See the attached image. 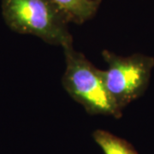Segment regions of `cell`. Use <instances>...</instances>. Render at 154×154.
Wrapping results in <instances>:
<instances>
[{"instance_id": "cell-1", "label": "cell", "mask_w": 154, "mask_h": 154, "mask_svg": "<svg viewBox=\"0 0 154 154\" xmlns=\"http://www.w3.org/2000/svg\"><path fill=\"white\" fill-rule=\"evenodd\" d=\"M7 27L20 34L36 36L65 48L73 45L66 15L51 0H1Z\"/></svg>"}, {"instance_id": "cell-2", "label": "cell", "mask_w": 154, "mask_h": 154, "mask_svg": "<svg viewBox=\"0 0 154 154\" xmlns=\"http://www.w3.org/2000/svg\"><path fill=\"white\" fill-rule=\"evenodd\" d=\"M65 71L62 84L69 95L88 114L120 118L122 111L116 105L105 87L102 70L95 67L73 45L63 48Z\"/></svg>"}, {"instance_id": "cell-3", "label": "cell", "mask_w": 154, "mask_h": 154, "mask_svg": "<svg viewBox=\"0 0 154 154\" xmlns=\"http://www.w3.org/2000/svg\"><path fill=\"white\" fill-rule=\"evenodd\" d=\"M102 57L107 63V69L102 70L105 87L116 105L122 111L148 88L154 58L140 53L122 57L107 50L103 51Z\"/></svg>"}, {"instance_id": "cell-4", "label": "cell", "mask_w": 154, "mask_h": 154, "mask_svg": "<svg viewBox=\"0 0 154 154\" xmlns=\"http://www.w3.org/2000/svg\"><path fill=\"white\" fill-rule=\"evenodd\" d=\"M68 17L69 22L83 24L95 17L102 0H51Z\"/></svg>"}, {"instance_id": "cell-5", "label": "cell", "mask_w": 154, "mask_h": 154, "mask_svg": "<svg viewBox=\"0 0 154 154\" xmlns=\"http://www.w3.org/2000/svg\"><path fill=\"white\" fill-rule=\"evenodd\" d=\"M93 137L104 154H139L132 144L106 130H95Z\"/></svg>"}]
</instances>
